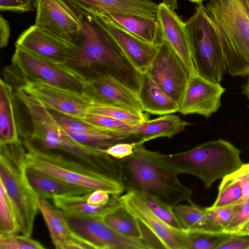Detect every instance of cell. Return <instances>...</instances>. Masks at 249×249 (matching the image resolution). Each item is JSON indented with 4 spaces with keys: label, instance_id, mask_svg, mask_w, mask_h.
Wrapping results in <instances>:
<instances>
[{
    "label": "cell",
    "instance_id": "13",
    "mask_svg": "<svg viewBox=\"0 0 249 249\" xmlns=\"http://www.w3.org/2000/svg\"><path fill=\"white\" fill-rule=\"evenodd\" d=\"M121 199L125 208L148 230L161 245L168 249H188L187 231L173 228L156 215L134 192Z\"/></svg>",
    "mask_w": 249,
    "mask_h": 249
},
{
    "label": "cell",
    "instance_id": "7",
    "mask_svg": "<svg viewBox=\"0 0 249 249\" xmlns=\"http://www.w3.org/2000/svg\"><path fill=\"white\" fill-rule=\"evenodd\" d=\"M22 141L26 149V164L67 183L92 191H104L111 196H120L124 191L118 180L59 152L39 148L26 139Z\"/></svg>",
    "mask_w": 249,
    "mask_h": 249
},
{
    "label": "cell",
    "instance_id": "40",
    "mask_svg": "<svg viewBox=\"0 0 249 249\" xmlns=\"http://www.w3.org/2000/svg\"><path fill=\"white\" fill-rule=\"evenodd\" d=\"M143 145L139 142H121L107 149L105 152L116 160H121L132 154L135 148Z\"/></svg>",
    "mask_w": 249,
    "mask_h": 249
},
{
    "label": "cell",
    "instance_id": "48",
    "mask_svg": "<svg viewBox=\"0 0 249 249\" xmlns=\"http://www.w3.org/2000/svg\"><path fill=\"white\" fill-rule=\"evenodd\" d=\"M244 1L249 15V0H244Z\"/></svg>",
    "mask_w": 249,
    "mask_h": 249
},
{
    "label": "cell",
    "instance_id": "18",
    "mask_svg": "<svg viewBox=\"0 0 249 249\" xmlns=\"http://www.w3.org/2000/svg\"><path fill=\"white\" fill-rule=\"evenodd\" d=\"M24 86H27L48 109L76 118L85 119L93 102L85 93L39 83Z\"/></svg>",
    "mask_w": 249,
    "mask_h": 249
},
{
    "label": "cell",
    "instance_id": "4",
    "mask_svg": "<svg viewBox=\"0 0 249 249\" xmlns=\"http://www.w3.org/2000/svg\"><path fill=\"white\" fill-rule=\"evenodd\" d=\"M206 11L219 40L227 70L249 74V15L244 0H210Z\"/></svg>",
    "mask_w": 249,
    "mask_h": 249
},
{
    "label": "cell",
    "instance_id": "23",
    "mask_svg": "<svg viewBox=\"0 0 249 249\" xmlns=\"http://www.w3.org/2000/svg\"><path fill=\"white\" fill-rule=\"evenodd\" d=\"M189 123L172 114L147 120L133 125L130 136L137 142H145L160 137L172 138L183 131Z\"/></svg>",
    "mask_w": 249,
    "mask_h": 249
},
{
    "label": "cell",
    "instance_id": "11",
    "mask_svg": "<svg viewBox=\"0 0 249 249\" xmlns=\"http://www.w3.org/2000/svg\"><path fill=\"white\" fill-rule=\"evenodd\" d=\"M64 212L71 230L92 249H148L144 242L127 238L116 232L103 221V217Z\"/></svg>",
    "mask_w": 249,
    "mask_h": 249
},
{
    "label": "cell",
    "instance_id": "12",
    "mask_svg": "<svg viewBox=\"0 0 249 249\" xmlns=\"http://www.w3.org/2000/svg\"><path fill=\"white\" fill-rule=\"evenodd\" d=\"M35 25L40 30L67 42L75 44L81 32L80 21L65 0H36Z\"/></svg>",
    "mask_w": 249,
    "mask_h": 249
},
{
    "label": "cell",
    "instance_id": "14",
    "mask_svg": "<svg viewBox=\"0 0 249 249\" xmlns=\"http://www.w3.org/2000/svg\"><path fill=\"white\" fill-rule=\"evenodd\" d=\"M219 83L207 80L197 73L189 77L178 112L186 115L196 114L206 118L217 112L225 92Z\"/></svg>",
    "mask_w": 249,
    "mask_h": 249
},
{
    "label": "cell",
    "instance_id": "22",
    "mask_svg": "<svg viewBox=\"0 0 249 249\" xmlns=\"http://www.w3.org/2000/svg\"><path fill=\"white\" fill-rule=\"evenodd\" d=\"M25 174L28 181L39 197L52 198L89 194L92 190L67 183L37 168L26 164Z\"/></svg>",
    "mask_w": 249,
    "mask_h": 249
},
{
    "label": "cell",
    "instance_id": "39",
    "mask_svg": "<svg viewBox=\"0 0 249 249\" xmlns=\"http://www.w3.org/2000/svg\"><path fill=\"white\" fill-rule=\"evenodd\" d=\"M36 0H0V11L24 13L34 10Z\"/></svg>",
    "mask_w": 249,
    "mask_h": 249
},
{
    "label": "cell",
    "instance_id": "20",
    "mask_svg": "<svg viewBox=\"0 0 249 249\" xmlns=\"http://www.w3.org/2000/svg\"><path fill=\"white\" fill-rule=\"evenodd\" d=\"M38 208L56 249H91L92 248L71 230L64 211L39 197Z\"/></svg>",
    "mask_w": 249,
    "mask_h": 249
},
{
    "label": "cell",
    "instance_id": "38",
    "mask_svg": "<svg viewBox=\"0 0 249 249\" xmlns=\"http://www.w3.org/2000/svg\"><path fill=\"white\" fill-rule=\"evenodd\" d=\"M241 204L217 208H205L209 218L224 230L230 224Z\"/></svg>",
    "mask_w": 249,
    "mask_h": 249
},
{
    "label": "cell",
    "instance_id": "47",
    "mask_svg": "<svg viewBox=\"0 0 249 249\" xmlns=\"http://www.w3.org/2000/svg\"><path fill=\"white\" fill-rule=\"evenodd\" d=\"M188 0L192 2H194V3H196L197 4V3L202 2L203 1L208 0Z\"/></svg>",
    "mask_w": 249,
    "mask_h": 249
},
{
    "label": "cell",
    "instance_id": "33",
    "mask_svg": "<svg viewBox=\"0 0 249 249\" xmlns=\"http://www.w3.org/2000/svg\"><path fill=\"white\" fill-rule=\"evenodd\" d=\"M231 235L224 232L187 231L188 249H217Z\"/></svg>",
    "mask_w": 249,
    "mask_h": 249
},
{
    "label": "cell",
    "instance_id": "41",
    "mask_svg": "<svg viewBox=\"0 0 249 249\" xmlns=\"http://www.w3.org/2000/svg\"><path fill=\"white\" fill-rule=\"evenodd\" d=\"M240 184L243 191L241 204L249 199V162L243 163L234 173L231 174Z\"/></svg>",
    "mask_w": 249,
    "mask_h": 249
},
{
    "label": "cell",
    "instance_id": "27",
    "mask_svg": "<svg viewBox=\"0 0 249 249\" xmlns=\"http://www.w3.org/2000/svg\"><path fill=\"white\" fill-rule=\"evenodd\" d=\"M87 194L56 196L53 199L55 206L65 212L90 216L103 217L123 205L121 196H111L106 203L95 205L87 201Z\"/></svg>",
    "mask_w": 249,
    "mask_h": 249
},
{
    "label": "cell",
    "instance_id": "3",
    "mask_svg": "<svg viewBox=\"0 0 249 249\" xmlns=\"http://www.w3.org/2000/svg\"><path fill=\"white\" fill-rule=\"evenodd\" d=\"M14 89V97L26 111L30 125L18 130L22 139L39 148L59 152L91 168L95 169L99 166L102 160L101 152L72 138L27 86Z\"/></svg>",
    "mask_w": 249,
    "mask_h": 249
},
{
    "label": "cell",
    "instance_id": "10",
    "mask_svg": "<svg viewBox=\"0 0 249 249\" xmlns=\"http://www.w3.org/2000/svg\"><path fill=\"white\" fill-rule=\"evenodd\" d=\"M144 73L179 105L190 75L181 59L164 39Z\"/></svg>",
    "mask_w": 249,
    "mask_h": 249
},
{
    "label": "cell",
    "instance_id": "19",
    "mask_svg": "<svg viewBox=\"0 0 249 249\" xmlns=\"http://www.w3.org/2000/svg\"><path fill=\"white\" fill-rule=\"evenodd\" d=\"M172 9L163 2L158 4L157 20L160 24L163 39L181 59L189 74H196L190 44L183 22Z\"/></svg>",
    "mask_w": 249,
    "mask_h": 249
},
{
    "label": "cell",
    "instance_id": "25",
    "mask_svg": "<svg viewBox=\"0 0 249 249\" xmlns=\"http://www.w3.org/2000/svg\"><path fill=\"white\" fill-rule=\"evenodd\" d=\"M138 97L142 109L150 114L166 115L178 112L179 105L147 74H142Z\"/></svg>",
    "mask_w": 249,
    "mask_h": 249
},
{
    "label": "cell",
    "instance_id": "2",
    "mask_svg": "<svg viewBox=\"0 0 249 249\" xmlns=\"http://www.w3.org/2000/svg\"><path fill=\"white\" fill-rule=\"evenodd\" d=\"M118 162L120 182L126 192H142L173 208L191 200L192 190L181 183L178 174L165 162L161 153L141 145Z\"/></svg>",
    "mask_w": 249,
    "mask_h": 249
},
{
    "label": "cell",
    "instance_id": "1",
    "mask_svg": "<svg viewBox=\"0 0 249 249\" xmlns=\"http://www.w3.org/2000/svg\"><path fill=\"white\" fill-rule=\"evenodd\" d=\"M68 3L80 21L81 32L75 53L61 65L87 82L107 76L138 95L142 74L93 15Z\"/></svg>",
    "mask_w": 249,
    "mask_h": 249
},
{
    "label": "cell",
    "instance_id": "37",
    "mask_svg": "<svg viewBox=\"0 0 249 249\" xmlns=\"http://www.w3.org/2000/svg\"><path fill=\"white\" fill-rule=\"evenodd\" d=\"M39 242L30 236L17 234H0V249H44Z\"/></svg>",
    "mask_w": 249,
    "mask_h": 249
},
{
    "label": "cell",
    "instance_id": "26",
    "mask_svg": "<svg viewBox=\"0 0 249 249\" xmlns=\"http://www.w3.org/2000/svg\"><path fill=\"white\" fill-rule=\"evenodd\" d=\"M103 15L129 33L148 43L159 46L163 40L161 29L157 19L120 14Z\"/></svg>",
    "mask_w": 249,
    "mask_h": 249
},
{
    "label": "cell",
    "instance_id": "36",
    "mask_svg": "<svg viewBox=\"0 0 249 249\" xmlns=\"http://www.w3.org/2000/svg\"><path fill=\"white\" fill-rule=\"evenodd\" d=\"M224 232L235 235H249V199L241 204Z\"/></svg>",
    "mask_w": 249,
    "mask_h": 249
},
{
    "label": "cell",
    "instance_id": "43",
    "mask_svg": "<svg viewBox=\"0 0 249 249\" xmlns=\"http://www.w3.org/2000/svg\"><path fill=\"white\" fill-rule=\"evenodd\" d=\"M110 197L108 193L100 190L93 191L86 195L87 201L95 205L105 204Z\"/></svg>",
    "mask_w": 249,
    "mask_h": 249
},
{
    "label": "cell",
    "instance_id": "44",
    "mask_svg": "<svg viewBox=\"0 0 249 249\" xmlns=\"http://www.w3.org/2000/svg\"><path fill=\"white\" fill-rule=\"evenodd\" d=\"M10 29L8 21L0 15V48L6 47L8 43Z\"/></svg>",
    "mask_w": 249,
    "mask_h": 249
},
{
    "label": "cell",
    "instance_id": "30",
    "mask_svg": "<svg viewBox=\"0 0 249 249\" xmlns=\"http://www.w3.org/2000/svg\"><path fill=\"white\" fill-rule=\"evenodd\" d=\"M89 113L107 116L135 125L148 119L146 114L121 106L93 102Z\"/></svg>",
    "mask_w": 249,
    "mask_h": 249
},
{
    "label": "cell",
    "instance_id": "5",
    "mask_svg": "<svg viewBox=\"0 0 249 249\" xmlns=\"http://www.w3.org/2000/svg\"><path fill=\"white\" fill-rule=\"evenodd\" d=\"M241 151L230 142L218 139L198 145L187 151L161 157L178 174H188L199 178L206 189L222 179L243 164Z\"/></svg>",
    "mask_w": 249,
    "mask_h": 249
},
{
    "label": "cell",
    "instance_id": "17",
    "mask_svg": "<svg viewBox=\"0 0 249 249\" xmlns=\"http://www.w3.org/2000/svg\"><path fill=\"white\" fill-rule=\"evenodd\" d=\"M108 33L134 67L144 73L159 46L145 41L121 28L103 15L91 14Z\"/></svg>",
    "mask_w": 249,
    "mask_h": 249
},
{
    "label": "cell",
    "instance_id": "34",
    "mask_svg": "<svg viewBox=\"0 0 249 249\" xmlns=\"http://www.w3.org/2000/svg\"><path fill=\"white\" fill-rule=\"evenodd\" d=\"M134 192L143 201L151 211L163 221L173 228L183 230L176 216L173 207L147 194L141 192Z\"/></svg>",
    "mask_w": 249,
    "mask_h": 249
},
{
    "label": "cell",
    "instance_id": "15",
    "mask_svg": "<svg viewBox=\"0 0 249 249\" xmlns=\"http://www.w3.org/2000/svg\"><path fill=\"white\" fill-rule=\"evenodd\" d=\"M49 110L72 138L88 147L105 152L116 143L135 142L129 136L113 132L83 119L72 117L53 110Z\"/></svg>",
    "mask_w": 249,
    "mask_h": 249
},
{
    "label": "cell",
    "instance_id": "32",
    "mask_svg": "<svg viewBox=\"0 0 249 249\" xmlns=\"http://www.w3.org/2000/svg\"><path fill=\"white\" fill-rule=\"evenodd\" d=\"M19 232L14 207L3 185L0 182V234H17Z\"/></svg>",
    "mask_w": 249,
    "mask_h": 249
},
{
    "label": "cell",
    "instance_id": "8",
    "mask_svg": "<svg viewBox=\"0 0 249 249\" xmlns=\"http://www.w3.org/2000/svg\"><path fill=\"white\" fill-rule=\"evenodd\" d=\"M13 89L32 83L86 94L88 82L63 66L16 47L11 64L3 70Z\"/></svg>",
    "mask_w": 249,
    "mask_h": 249
},
{
    "label": "cell",
    "instance_id": "16",
    "mask_svg": "<svg viewBox=\"0 0 249 249\" xmlns=\"http://www.w3.org/2000/svg\"><path fill=\"white\" fill-rule=\"evenodd\" d=\"M16 47L21 48L42 59L60 65L75 53L77 46L47 33L35 25L18 36Z\"/></svg>",
    "mask_w": 249,
    "mask_h": 249
},
{
    "label": "cell",
    "instance_id": "45",
    "mask_svg": "<svg viewBox=\"0 0 249 249\" xmlns=\"http://www.w3.org/2000/svg\"><path fill=\"white\" fill-rule=\"evenodd\" d=\"M163 2L174 10L178 8V0H163Z\"/></svg>",
    "mask_w": 249,
    "mask_h": 249
},
{
    "label": "cell",
    "instance_id": "6",
    "mask_svg": "<svg viewBox=\"0 0 249 249\" xmlns=\"http://www.w3.org/2000/svg\"><path fill=\"white\" fill-rule=\"evenodd\" d=\"M25 166L26 149L22 140L0 145V182L14 207L19 232L31 237L39 197L28 181Z\"/></svg>",
    "mask_w": 249,
    "mask_h": 249
},
{
    "label": "cell",
    "instance_id": "31",
    "mask_svg": "<svg viewBox=\"0 0 249 249\" xmlns=\"http://www.w3.org/2000/svg\"><path fill=\"white\" fill-rule=\"evenodd\" d=\"M218 191L217 198L210 207L217 208L241 204L242 189L231 174L222 178Z\"/></svg>",
    "mask_w": 249,
    "mask_h": 249
},
{
    "label": "cell",
    "instance_id": "42",
    "mask_svg": "<svg viewBox=\"0 0 249 249\" xmlns=\"http://www.w3.org/2000/svg\"><path fill=\"white\" fill-rule=\"evenodd\" d=\"M217 249H249V235L231 234Z\"/></svg>",
    "mask_w": 249,
    "mask_h": 249
},
{
    "label": "cell",
    "instance_id": "35",
    "mask_svg": "<svg viewBox=\"0 0 249 249\" xmlns=\"http://www.w3.org/2000/svg\"><path fill=\"white\" fill-rule=\"evenodd\" d=\"M83 120L113 132L126 135L132 138L130 132L134 125L107 116L91 113H88Z\"/></svg>",
    "mask_w": 249,
    "mask_h": 249
},
{
    "label": "cell",
    "instance_id": "9",
    "mask_svg": "<svg viewBox=\"0 0 249 249\" xmlns=\"http://www.w3.org/2000/svg\"><path fill=\"white\" fill-rule=\"evenodd\" d=\"M185 23L197 74L210 81L220 83L227 71L226 62L202 2L197 3L194 13Z\"/></svg>",
    "mask_w": 249,
    "mask_h": 249
},
{
    "label": "cell",
    "instance_id": "46",
    "mask_svg": "<svg viewBox=\"0 0 249 249\" xmlns=\"http://www.w3.org/2000/svg\"><path fill=\"white\" fill-rule=\"evenodd\" d=\"M243 94H244L249 100V74L248 78V80L243 87Z\"/></svg>",
    "mask_w": 249,
    "mask_h": 249
},
{
    "label": "cell",
    "instance_id": "24",
    "mask_svg": "<svg viewBox=\"0 0 249 249\" xmlns=\"http://www.w3.org/2000/svg\"><path fill=\"white\" fill-rule=\"evenodd\" d=\"M103 221L112 229L127 238L144 242L148 249H157L155 238L139 221L123 205L103 217ZM156 242V241H155Z\"/></svg>",
    "mask_w": 249,
    "mask_h": 249
},
{
    "label": "cell",
    "instance_id": "28",
    "mask_svg": "<svg viewBox=\"0 0 249 249\" xmlns=\"http://www.w3.org/2000/svg\"><path fill=\"white\" fill-rule=\"evenodd\" d=\"M173 209L182 229L187 231L223 232L208 216L205 208L192 200L187 204H178Z\"/></svg>",
    "mask_w": 249,
    "mask_h": 249
},
{
    "label": "cell",
    "instance_id": "29",
    "mask_svg": "<svg viewBox=\"0 0 249 249\" xmlns=\"http://www.w3.org/2000/svg\"><path fill=\"white\" fill-rule=\"evenodd\" d=\"M13 89L2 79L0 82V145L19 139L14 106Z\"/></svg>",
    "mask_w": 249,
    "mask_h": 249
},
{
    "label": "cell",
    "instance_id": "21",
    "mask_svg": "<svg viewBox=\"0 0 249 249\" xmlns=\"http://www.w3.org/2000/svg\"><path fill=\"white\" fill-rule=\"evenodd\" d=\"M86 94L95 102L143 112L138 95L110 77L102 76L88 82Z\"/></svg>",
    "mask_w": 249,
    "mask_h": 249
}]
</instances>
